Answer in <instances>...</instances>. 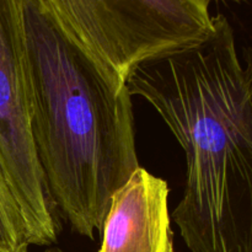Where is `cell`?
<instances>
[{
    "label": "cell",
    "instance_id": "1",
    "mask_svg": "<svg viewBox=\"0 0 252 252\" xmlns=\"http://www.w3.org/2000/svg\"><path fill=\"white\" fill-rule=\"evenodd\" d=\"M132 96L153 106L184 150L186 184L172 218L191 252H252V58L213 16L197 46L138 66Z\"/></svg>",
    "mask_w": 252,
    "mask_h": 252
},
{
    "label": "cell",
    "instance_id": "2",
    "mask_svg": "<svg viewBox=\"0 0 252 252\" xmlns=\"http://www.w3.org/2000/svg\"><path fill=\"white\" fill-rule=\"evenodd\" d=\"M20 6L37 159L61 219L94 240L113 192L140 166L132 95L41 0Z\"/></svg>",
    "mask_w": 252,
    "mask_h": 252
},
{
    "label": "cell",
    "instance_id": "3",
    "mask_svg": "<svg viewBox=\"0 0 252 252\" xmlns=\"http://www.w3.org/2000/svg\"><path fill=\"white\" fill-rule=\"evenodd\" d=\"M59 25L127 84L142 64L203 42L209 0H41Z\"/></svg>",
    "mask_w": 252,
    "mask_h": 252
},
{
    "label": "cell",
    "instance_id": "4",
    "mask_svg": "<svg viewBox=\"0 0 252 252\" xmlns=\"http://www.w3.org/2000/svg\"><path fill=\"white\" fill-rule=\"evenodd\" d=\"M98 252H174L169 186L138 167L113 192Z\"/></svg>",
    "mask_w": 252,
    "mask_h": 252
},
{
    "label": "cell",
    "instance_id": "5",
    "mask_svg": "<svg viewBox=\"0 0 252 252\" xmlns=\"http://www.w3.org/2000/svg\"><path fill=\"white\" fill-rule=\"evenodd\" d=\"M24 219L0 162V252H29Z\"/></svg>",
    "mask_w": 252,
    "mask_h": 252
},
{
    "label": "cell",
    "instance_id": "6",
    "mask_svg": "<svg viewBox=\"0 0 252 252\" xmlns=\"http://www.w3.org/2000/svg\"><path fill=\"white\" fill-rule=\"evenodd\" d=\"M43 252H64V251L62 250V249L56 248V246H49V248L47 249V250H44Z\"/></svg>",
    "mask_w": 252,
    "mask_h": 252
},
{
    "label": "cell",
    "instance_id": "7",
    "mask_svg": "<svg viewBox=\"0 0 252 252\" xmlns=\"http://www.w3.org/2000/svg\"><path fill=\"white\" fill-rule=\"evenodd\" d=\"M209 1H212V0H209Z\"/></svg>",
    "mask_w": 252,
    "mask_h": 252
}]
</instances>
